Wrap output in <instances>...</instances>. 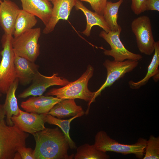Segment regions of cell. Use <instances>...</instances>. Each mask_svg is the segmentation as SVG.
Returning a JSON list of instances; mask_svg holds the SVG:
<instances>
[{
	"label": "cell",
	"instance_id": "obj_8",
	"mask_svg": "<svg viewBox=\"0 0 159 159\" xmlns=\"http://www.w3.org/2000/svg\"><path fill=\"white\" fill-rule=\"evenodd\" d=\"M121 31L110 30L106 32L103 30L100 32V37L103 38L111 47L110 50L105 49L104 54L112 57L114 60L117 61H123L126 59L141 61L143 58L141 55L130 51L123 45L120 39Z\"/></svg>",
	"mask_w": 159,
	"mask_h": 159
},
{
	"label": "cell",
	"instance_id": "obj_28",
	"mask_svg": "<svg viewBox=\"0 0 159 159\" xmlns=\"http://www.w3.org/2000/svg\"><path fill=\"white\" fill-rule=\"evenodd\" d=\"M17 152L20 154L21 159H34L33 150L31 148L22 147L18 149Z\"/></svg>",
	"mask_w": 159,
	"mask_h": 159
},
{
	"label": "cell",
	"instance_id": "obj_29",
	"mask_svg": "<svg viewBox=\"0 0 159 159\" xmlns=\"http://www.w3.org/2000/svg\"><path fill=\"white\" fill-rule=\"evenodd\" d=\"M145 11H159V0H147L145 5Z\"/></svg>",
	"mask_w": 159,
	"mask_h": 159
},
{
	"label": "cell",
	"instance_id": "obj_19",
	"mask_svg": "<svg viewBox=\"0 0 159 159\" xmlns=\"http://www.w3.org/2000/svg\"><path fill=\"white\" fill-rule=\"evenodd\" d=\"M19 83V80L16 78L6 93V99L3 105L6 117V123L9 126L14 125L11 120V117L13 115H18L20 110L18 106L15 95Z\"/></svg>",
	"mask_w": 159,
	"mask_h": 159
},
{
	"label": "cell",
	"instance_id": "obj_15",
	"mask_svg": "<svg viewBox=\"0 0 159 159\" xmlns=\"http://www.w3.org/2000/svg\"><path fill=\"white\" fill-rule=\"evenodd\" d=\"M22 9L35 16L42 21L45 26L50 19L52 6L48 0H20Z\"/></svg>",
	"mask_w": 159,
	"mask_h": 159
},
{
	"label": "cell",
	"instance_id": "obj_26",
	"mask_svg": "<svg viewBox=\"0 0 159 159\" xmlns=\"http://www.w3.org/2000/svg\"><path fill=\"white\" fill-rule=\"evenodd\" d=\"M88 3L92 9L98 14L103 15L107 0H78Z\"/></svg>",
	"mask_w": 159,
	"mask_h": 159
},
{
	"label": "cell",
	"instance_id": "obj_23",
	"mask_svg": "<svg viewBox=\"0 0 159 159\" xmlns=\"http://www.w3.org/2000/svg\"><path fill=\"white\" fill-rule=\"evenodd\" d=\"M123 0H119L113 3L107 1L105 7L103 16L112 31L121 30L122 28L117 23L118 13L119 8Z\"/></svg>",
	"mask_w": 159,
	"mask_h": 159
},
{
	"label": "cell",
	"instance_id": "obj_24",
	"mask_svg": "<svg viewBox=\"0 0 159 159\" xmlns=\"http://www.w3.org/2000/svg\"><path fill=\"white\" fill-rule=\"evenodd\" d=\"M74 159H109L106 153L97 149L94 145L85 143L77 147Z\"/></svg>",
	"mask_w": 159,
	"mask_h": 159
},
{
	"label": "cell",
	"instance_id": "obj_16",
	"mask_svg": "<svg viewBox=\"0 0 159 159\" xmlns=\"http://www.w3.org/2000/svg\"><path fill=\"white\" fill-rule=\"evenodd\" d=\"M14 64L16 78L22 85H26L31 82L38 71V65L34 62L21 57L15 56Z\"/></svg>",
	"mask_w": 159,
	"mask_h": 159
},
{
	"label": "cell",
	"instance_id": "obj_2",
	"mask_svg": "<svg viewBox=\"0 0 159 159\" xmlns=\"http://www.w3.org/2000/svg\"><path fill=\"white\" fill-rule=\"evenodd\" d=\"M94 68L89 65L85 71L78 79L69 82L67 85L60 88H53L45 94L46 96H56L60 99H80L88 102L87 113L89 112L90 104L95 101V92L90 91L88 87V83L92 77Z\"/></svg>",
	"mask_w": 159,
	"mask_h": 159
},
{
	"label": "cell",
	"instance_id": "obj_18",
	"mask_svg": "<svg viewBox=\"0 0 159 159\" xmlns=\"http://www.w3.org/2000/svg\"><path fill=\"white\" fill-rule=\"evenodd\" d=\"M84 112L82 107L76 104L74 99H65L55 105L47 114L62 119L73 117Z\"/></svg>",
	"mask_w": 159,
	"mask_h": 159
},
{
	"label": "cell",
	"instance_id": "obj_33",
	"mask_svg": "<svg viewBox=\"0 0 159 159\" xmlns=\"http://www.w3.org/2000/svg\"><path fill=\"white\" fill-rule=\"evenodd\" d=\"M2 93L0 91V97L1 96H2Z\"/></svg>",
	"mask_w": 159,
	"mask_h": 159
},
{
	"label": "cell",
	"instance_id": "obj_22",
	"mask_svg": "<svg viewBox=\"0 0 159 159\" xmlns=\"http://www.w3.org/2000/svg\"><path fill=\"white\" fill-rule=\"evenodd\" d=\"M84 114V112H82L67 120L59 119L47 114L46 117V122L50 125H57L59 127L64 133L68 143L69 147L71 149H75L77 148L75 143L69 135L70 124L71 122L74 119L81 117Z\"/></svg>",
	"mask_w": 159,
	"mask_h": 159
},
{
	"label": "cell",
	"instance_id": "obj_32",
	"mask_svg": "<svg viewBox=\"0 0 159 159\" xmlns=\"http://www.w3.org/2000/svg\"><path fill=\"white\" fill-rule=\"evenodd\" d=\"M5 0H0V4L3 1H5Z\"/></svg>",
	"mask_w": 159,
	"mask_h": 159
},
{
	"label": "cell",
	"instance_id": "obj_5",
	"mask_svg": "<svg viewBox=\"0 0 159 159\" xmlns=\"http://www.w3.org/2000/svg\"><path fill=\"white\" fill-rule=\"evenodd\" d=\"M12 35L4 34L1 38L3 49L0 52L2 58L0 62V91L6 94L10 86L16 78L14 59L15 54L12 43Z\"/></svg>",
	"mask_w": 159,
	"mask_h": 159
},
{
	"label": "cell",
	"instance_id": "obj_11",
	"mask_svg": "<svg viewBox=\"0 0 159 159\" xmlns=\"http://www.w3.org/2000/svg\"><path fill=\"white\" fill-rule=\"evenodd\" d=\"M47 114L29 112L20 110L19 114L13 115L11 120L14 125L20 130L32 135L45 128Z\"/></svg>",
	"mask_w": 159,
	"mask_h": 159
},
{
	"label": "cell",
	"instance_id": "obj_12",
	"mask_svg": "<svg viewBox=\"0 0 159 159\" xmlns=\"http://www.w3.org/2000/svg\"><path fill=\"white\" fill-rule=\"evenodd\" d=\"M77 0H53L51 16L48 24L43 30L45 34L52 32L60 19L67 20Z\"/></svg>",
	"mask_w": 159,
	"mask_h": 159
},
{
	"label": "cell",
	"instance_id": "obj_17",
	"mask_svg": "<svg viewBox=\"0 0 159 159\" xmlns=\"http://www.w3.org/2000/svg\"><path fill=\"white\" fill-rule=\"evenodd\" d=\"M74 6L76 10H80L85 16L87 21L86 26L85 30L82 32L84 35L87 37L89 36L92 27L95 25L101 28L106 32H108L111 30L103 15L89 10L81 1L78 0H77Z\"/></svg>",
	"mask_w": 159,
	"mask_h": 159
},
{
	"label": "cell",
	"instance_id": "obj_3",
	"mask_svg": "<svg viewBox=\"0 0 159 159\" xmlns=\"http://www.w3.org/2000/svg\"><path fill=\"white\" fill-rule=\"evenodd\" d=\"M27 133L16 126L7 125L4 120L0 122V159H14L18 149L26 146Z\"/></svg>",
	"mask_w": 159,
	"mask_h": 159
},
{
	"label": "cell",
	"instance_id": "obj_1",
	"mask_svg": "<svg viewBox=\"0 0 159 159\" xmlns=\"http://www.w3.org/2000/svg\"><path fill=\"white\" fill-rule=\"evenodd\" d=\"M36 142L33 153L34 159H72L68 154L69 148L66 138L58 127L45 128L32 134Z\"/></svg>",
	"mask_w": 159,
	"mask_h": 159
},
{
	"label": "cell",
	"instance_id": "obj_10",
	"mask_svg": "<svg viewBox=\"0 0 159 159\" xmlns=\"http://www.w3.org/2000/svg\"><path fill=\"white\" fill-rule=\"evenodd\" d=\"M58 73H54L47 76L38 71L32 81L31 85L18 95V97L25 98L29 96L42 95L48 87L54 85L64 86L69 82L64 77L58 76Z\"/></svg>",
	"mask_w": 159,
	"mask_h": 159
},
{
	"label": "cell",
	"instance_id": "obj_13",
	"mask_svg": "<svg viewBox=\"0 0 159 159\" xmlns=\"http://www.w3.org/2000/svg\"><path fill=\"white\" fill-rule=\"evenodd\" d=\"M62 100L52 96H32L22 102L21 107L27 112L47 114L55 105Z\"/></svg>",
	"mask_w": 159,
	"mask_h": 159
},
{
	"label": "cell",
	"instance_id": "obj_30",
	"mask_svg": "<svg viewBox=\"0 0 159 159\" xmlns=\"http://www.w3.org/2000/svg\"><path fill=\"white\" fill-rule=\"evenodd\" d=\"M5 117L3 105L0 104V122L4 120Z\"/></svg>",
	"mask_w": 159,
	"mask_h": 159
},
{
	"label": "cell",
	"instance_id": "obj_9",
	"mask_svg": "<svg viewBox=\"0 0 159 159\" xmlns=\"http://www.w3.org/2000/svg\"><path fill=\"white\" fill-rule=\"evenodd\" d=\"M138 61L126 59L123 61L106 60L103 63L107 71V77L104 83L95 92V98L100 95L105 88L112 85L116 81L131 72L138 65Z\"/></svg>",
	"mask_w": 159,
	"mask_h": 159
},
{
	"label": "cell",
	"instance_id": "obj_34",
	"mask_svg": "<svg viewBox=\"0 0 159 159\" xmlns=\"http://www.w3.org/2000/svg\"><path fill=\"white\" fill-rule=\"evenodd\" d=\"M48 0L52 2L53 0Z\"/></svg>",
	"mask_w": 159,
	"mask_h": 159
},
{
	"label": "cell",
	"instance_id": "obj_25",
	"mask_svg": "<svg viewBox=\"0 0 159 159\" xmlns=\"http://www.w3.org/2000/svg\"><path fill=\"white\" fill-rule=\"evenodd\" d=\"M143 159H159V137L150 135L146 142Z\"/></svg>",
	"mask_w": 159,
	"mask_h": 159
},
{
	"label": "cell",
	"instance_id": "obj_6",
	"mask_svg": "<svg viewBox=\"0 0 159 159\" xmlns=\"http://www.w3.org/2000/svg\"><path fill=\"white\" fill-rule=\"evenodd\" d=\"M41 34L40 27L28 30L16 37H14L12 46L15 56L35 62L40 54L38 41Z\"/></svg>",
	"mask_w": 159,
	"mask_h": 159
},
{
	"label": "cell",
	"instance_id": "obj_4",
	"mask_svg": "<svg viewBox=\"0 0 159 159\" xmlns=\"http://www.w3.org/2000/svg\"><path fill=\"white\" fill-rule=\"evenodd\" d=\"M147 141L140 138L135 144H122L110 138L106 132L101 130L95 135L94 145L97 149L104 152H113L124 155L132 154L138 158L143 159Z\"/></svg>",
	"mask_w": 159,
	"mask_h": 159
},
{
	"label": "cell",
	"instance_id": "obj_21",
	"mask_svg": "<svg viewBox=\"0 0 159 159\" xmlns=\"http://www.w3.org/2000/svg\"><path fill=\"white\" fill-rule=\"evenodd\" d=\"M37 22L35 16L20 9L14 24L13 37H17L25 32L33 28Z\"/></svg>",
	"mask_w": 159,
	"mask_h": 159
},
{
	"label": "cell",
	"instance_id": "obj_14",
	"mask_svg": "<svg viewBox=\"0 0 159 159\" xmlns=\"http://www.w3.org/2000/svg\"><path fill=\"white\" fill-rule=\"evenodd\" d=\"M20 10L14 2L10 0L0 4V25L4 33L13 35L16 20Z\"/></svg>",
	"mask_w": 159,
	"mask_h": 159
},
{
	"label": "cell",
	"instance_id": "obj_31",
	"mask_svg": "<svg viewBox=\"0 0 159 159\" xmlns=\"http://www.w3.org/2000/svg\"><path fill=\"white\" fill-rule=\"evenodd\" d=\"M14 159H21V156L18 152L16 153Z\"/></svg>",
	"mask_w": 159,
	"mask_h": 159
},
{
	"label": "cell",
	"instance_id": "obj_27",
	"mask_svg": "<svg viewBox=\"0 0 159 159\" xmlns=\"http://www.w3.org/2000/svg\"><path fill=\"white\" fill-rule=\"evenodd\" d=\"M147 0H131V9L135 14L138 15L145 11Z\"/></svg>",
	"mask_w": 159,
	"mask_h": 159
},
{
	"label": "cell",
	"instance_id": "obj_20",
	"mask_svg": "<svg viewBox=\"0 0 159 159\" xmlns=\"http://www.w3.org/2000/svg\"><path fill=\"white\" fill-rule=\"evenodd\" d=\"M154 53L152 60L148 67L147 73L142 80L137 82L130 80L129 82L130 88L132 89H137L146 85L149 79L153 77L155 82L159 80V41L156 42L155 45Z\"/></svg>",
	"mask_w": 159,
	"mask_h": 159
},
{
	"label": "cell",
	"instance_id": "obj_7",
	"mask_svg": "<svg viewBox=\"0 0 159 159\" xmlns=\"http://www.w3.org/2000/svg\"><path fill=\"white\" fill-rule=\"evenodd\" d=\"M132 30L135 35L140 52L150 55L154 51L155 42L149 17L143 15L134 19L131 22Z\"/></svg>",
	"mask_w": 159,
	"mask_h": 159
}]
</instances>
